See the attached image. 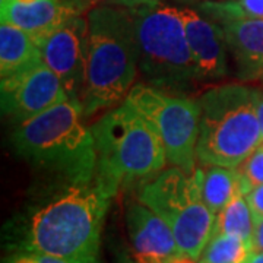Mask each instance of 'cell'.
I'll list each match as a JSON object with an SVG mask.
<instances>
[{
	"label": "cell",
	"mask_w": 263,
	"mask_h": 263,
	"mask_svg": "<svg viewBox=\"0 0 263 263\" xmlns=\"http://www.w3.org/2000/svg\"><path fill=\"white\" fill-rule=\"evenodd\" d=\"M180 15L200 82L226 78L228 72L227 54L230 51L221 25L203 16L195 8H180Z\"/></svg>",
	"instance_id": "obj_11"
},
{
	"label": "cell",
	"mask_w": 263,
	"mask_h": 263,
	"mask_svg": "<svg viewBox=\"0 0 263 263\" xmlns=\"http://www.w3.org/2000/svg\"><path fill=\"white\" fill-rule=\"evenodd\" d=\"M219 25L238 79L243 82L263 81V19H230Z\"/></svg>",
	"instance_id": "obj_14"
},
{
	"label": "cell",
	"mask_w": 263,
	"mask_h": 263,
	"mask_svg": "<svg viewBox=\"0 0 263 263\" xmlns=\"http://www.w3.org/2000/svg\"><path fill=\"white\" fill-rule=\"evenodd\" d=\"M179 2H187V3H190V2H200V0H179Z\"/></svg>",
	"instance_id": "obj_29"
},
{
	"label": "cell",
	"mask_w": 263,
	"mask_h": 263,
	"mask_svg": "<svg viewBox=\"0 0 263 263\" xmlns=\"http://www.w3.org/2000/svg\"><path fill=\"white\" fill-rule=\"evenodd\" d=\"M84 3L85 6L88 8V10L92 9L94 6H98V5H104V3H114L117 0H81Z\"/></svg>",
	"instance_id": "obj_25"
},
{
	"label": "cell",
	"mask_w": 263,
	"mask_h": 263,
	"mask_svg": "<svg viewBox=\"0 0 263 263\" xmlns=\"http://www.w3.org/2000/svg\"><path fill=\"white\" fill-rule=\"evenodd\" d=\"M254 254L253 241L240 235H212L199 257V263H249Z\"/></svg>",
	"instance_id": "obj_17"
},
{
	"label": "cell",
	"mask_w": 263,
	"mask_h": 263,
	"mask_svg": "<svg viewBox=\"0 0 263 263\" xmlns=\"http://www.w3.org/2000/svg\"><path fill=\"white\" fill-rule=\"evenodd\" d=\"M253 246L254 252H263V219L259 221L254 227Z\"/></svg>",
	"instance_id": "obj_23"
},
{
	"label": "cell",
	"mask_w": 263,
	"mask_h": 263,
	"mask_svg": "<svg viewBox=\"0 0 263 263\" xmlns=\"http://www.w3.org/2000/svg\"><path fill=\"white\" fill-rule=\"evenodd\" d=\"M91 130L97 148L95 180L111 197L122 187L154 179L168 164L157 130L126 101L108 110Z\"/></svg>",
	"instance_id": "obj_4"
},
{
	"label": "cell",
	"mask_w": 263,
	"mask_h": 263,
	"mask_svg": "<svg viewBox=\"0 0 263 263\" xmlns=\"http://www.w3.org/2000/svg\"><path fill=\"white\" fill-rule=\"evenodd\" d=\"M43 63L37 43L9 22L0 24V79L19 75Z\"/></svg>",
	"instance_id": "obj_15"
},
{
	"label": "cell",
	"mask_w": 263,
	"mask_h": 263,
	"mask_svg": "<svg viewBox=\"0 0 263 263\" xmlns=\"http://www.w3.org/2000/svg\"><path fill=\"white\" fill-rule=\"evenodd\" d=\"M110 196L97 180L53 183V190L27 205L3 227L8 252L53 254L72 263H98Z\"/></svg>",
	"instance_id": "obj_1"
},
{
	"label": "cell",
	"mask_w": 263,
	"mask_h": 263,
	"mask_svg": "<svg viewBox=\"0 0 263 263\" xmlns=\"http://www.w3.org/2000/svg\"><path fill=\"white\" fill-rule=\"evenodd\" d=\"M86 19L88 57L81 103L85 119L126 100L139 72L136 38L126 8L98 5L88 10Z\"/></svg>",
	"instance_id": "obj_3"
},
{
	"label": "cell",
	"mask_w": 263,
	"mask_h": 263,
	"mask_svg": "<svg viewBox=\"0 0 263 263\" xmlns=\"http://www.w3.org/2000/svg\"><path fill=\"white\" fill-rule=\"evenodd\" d=\"M157 130L170 165L196 171L200 107L197 98L171 94L148 84H135L124 100Z\"/></svg>",
	"instance_id": "obj_8"
},
{
	"label": "cell",
	"mask_w": 263,
	"mask_h": 263,
	"mask_svg": "<svg viewBox=\"0 0 263 263\" xmlns=\"http://www.w3.org/2000/svg\"><path fill=\"white\" fill-rule=\"evenodd\" d=\"M126 224L136 263H168L183 254L168 224L139 200L127 208Z\"/></svg>",
	"instance_id": "obj_12"
},
{
	"label": "cell",
	"mask_w": 263,
	"mask_h": 263,
	"mask_svg": "<svg viewBox=\"0 0 263 263\" xmlns=\"http://www.w3.org/2000/svg\"><path fill=\"white\" fill-rule=\"evenodd\" d=\"M256 101L257 88L243 84L218 85L197 98L196 155L203 167L237 168L262 143Z\"/></svg>",
	"instance_id": "obj_6"
},
{
	"label": "cell",
	"mask_w": 263,
	"mask_h": 263,
	"mask_svg": "<svg viewBox=\"0 0 263 263\" xmlns=\"http://www.w3.org/2000/svg\"><path fill=\"white\" fill-rule=\"evenodd\" d=\"M202 177L203 168L189 174L171 165L138 192V200L168 224L180 252L196 260L212 237L216 218L202 196Z\"/></svg>",
	"instance_id": "obj_7"
},
{
	"label": "cell",
	"mask_w": 263,
	"mask_h": 263,
	"mask_svg": "<svg viewBox=\"0 0 263 263\" xmlns=\"http://www.w3.org/2000/svg\"><path fill=\"white\" fill-rule=\"evenodd\" d=\"M2 114L15 126L69 100L60 78L44 62L8 79H0Z\"/></svg>",
	"instance_id": "obj_10"
},
{
	"label": "cell",
	"mask_w": 263,
	"mask_h": 263,
	"mask_svg": "<svg viewBox=\"0 0 263 263\" xmlns=\"http://www.w3.org/2000/svg\"><path fill=\"white\" fill-rule=\"evenodd\" d=\"M254 227L256 222L246 200V195L237 193L231 202H228V205L216 214L212 235L234 234L253 241Z\"/></svg>",
	"instance_id": "obj_18"
},
{
	"label": "cell",
	"mask_w": 263,
	"mask_h": 263,
	"mask_svg": "<svg viewBox=\"0 0 263 263\" xmlns=\"http://www.w3.org/2000/svg\"><path fill=\"white\" fill-rule=\"evenodd\" d=\"M246 200H247V203L250 206V211L253 214L254 222L257 224L259 221L263 219V184L252 189L246 195Z\"/></svg>",
	"instance_id": "obj_22"
},
{
	"label": "cell",
	"mask_w": 263,
	"mask_h": 263,
	"mask_svg": "<svg viewBox=\"0 0 263 263\" xmlns=\"http://www.w3.org/2000/svg\"><path fill=\"white\" fill-rule=\"evenodd\" d=\"M85 10L81 0H0V21L24 29L35 43Z\"/></svg>",
	"instance_id": "obj_13"
},
{
	"label": "cell",
	"mask_w": 263,
	"mask_h": 263,
	"mask_svg": "<svg viewBox=\"0 0 263 263\" xmlns=\"http://www.w3.org/2000/svg\"><path fill=\"white\" fill-rule=\"evenodd\" d=\"M2 263H72L66 259L57 257L53 254L41 253V252H28V250H18L9 252L3 259Z\"/></svg>",
	"instance_id": "obj_21"
},
{
	"label": "cell",
	"mask_w": 263,
	"mask_h": 263,
	"mask_svg": "<svg viewBox=\"0 0 263 263\" xmlns=\"http://www.w3.org/2000/svg\"><path fill=\"white\" fill-rule=\"evenodd\" d=\"M241 190L247 195L252 189L263 184V149L257 146L238 167Z\"/></svg>",
	"instance_id": "obj_20"
},
{
	"label": "cell",
	"mask_w": 263,
	"mask_h": 263,
	"mask_svg": "<svg viewBox=\"0 0 263 263\" xmlns=\"http://www.w3.org/2000/svg\"><path fill=\"white\" fill-rule=\"evenodd\" d=\"M249 263H263V252H254Z\"/></svg>",
	"instance_id": "obj_27"
},
{
	"label": "cell",
	"mask_w": 263,
	"mask_h": 263,
	"mask_svg": "<svg viewBox=\"0 0 263 263\" xmlns=\"http://www.w3.org/2000/svg\"><path fill=\"white\" fill-rule=\"evenodd\" d=\"M123 8L133 24L139 72L145 84L179 95L195 89L200 79L180 8L161 0H139Z\"/></svg>",
	"instance_id": "obj_5"
},
{
	"label": "cell",
	"mask_w": 263,
	"mask_h": 263,
	"mask_svg": "<svg viewBox=\"0 0 263 263\" xmlns=\"http://www.w3.org/2000/svg\"><path fill=\"white\" fill-rule=\"evenodd\" d=\"M168 263H199L196 262V259H193V257H189L186 254H180L177 257H174L173 260H170Z\"/></svg>",
	"instance_id": "obj_26"
},
{
	"label": "cell",
	"mask_w": 263,
	"mask_h": 263,
	"mask_svg": "<svg viewBox=\"0 0 263 263\" xmlns=\"http://www.w3.org/2000/svg\"><path fill=\"white\" fill-rule=\"evenodd\" d=\"M256 113L260 124L262 130V141H263V89H257V101H256Z\"/></svg>",
	"instance_id": "obj_24"
},
{
	"label": "cell",
	"mask_w": 263,
	"mask_h": 263,
	"mask_svg": "<svg viewBox=\"0 0 263 263\" xmlns=\"http://www.w3.org/2000/svg\"><path fill=\"white\" fill-rule=\"evenodd\" d=\"M237 193H243L238 170L221 165H209L203 170L202 196L215 215L231 202Z\"/></svg>",
	"instance_id": "obj_16"
},
{
	"label": "cell",
	"mask_w": 263,
	"mask_h": 263,
	"mask_svg": "<svg viewBox=\"0 0 263 263\" xmlns=\"http://www.w3.org/2000/svg\"><path fill=\"white\" fill-rule=\"evenodd\" d=\"M10 143L19 158L46 173L53 183H91L97 171V148L84 110L66 100L16 124Z\"/></svg>",
	"instance_id": "obj_2"
},
{
	"label": "cell",
	"mask_w": 263,
	"mask_h": 263,
	"mask_svg": "<svg viewBox=\"0 0 263 263\" xmlns=\"http://www.w3.org/2000/svg\"><path fill=\"white\" fill-rule=\"evenodd\" d=\"M43 62L56 73L65 86L69 100L82 107L86 57L88 19L73 16L38 41Z\"/></svg>",
	"instance_id": "obj_9"
},
{
	"label": "cell",
	"mask_w": 263,
	"mask_h": 263,
	"mask_svg": "<svg viewBox=\"0 0 263 263\" xmlns=\"http://www.w3.org/2000/svg\"><path fill=\"white\" fill-rule=\"evenodd\" d=\"M135 2H139V0H117V2H114L113 5H120V6H126V5L135 3Z\"/></svg>",
	"instance_id": "obj_28"
},
{
	"label": "cell",
	"mask_w": 263,
	"mask_h": 263,
	"mask_svg": "<svg viewBox=\"0 0 263 263\" xmlns=\"http://www.w3.org/2000/svg\"><path fill=\"white\" fill-rule=\"evenodd\" d=\"M195 9L216 24L230 19H263V0H202Z\"/></svg>",
	"instance_id": "obj_19"
},
{
	"label": "cell",
	"mask_w": 263,
	"mask_h": 263,
	"mask_svg": "<svg viewBox=\"0 0 263 263\" xmlns=\"http://www.w3.org/2000/svg\"><path fill=\"white\" fill-rule=\"evenodd\" d=\"M259 146H260V148H262V149H263V141H262V143H260V145H259Z\"/></svg>",
	"instance_id": "obj_30"
}]
</instances>
